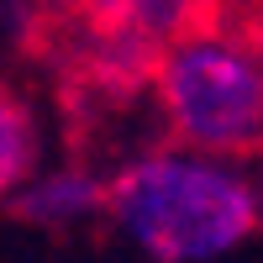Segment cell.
Here are the masks:
<instances>
[{
	"label": "cell",
	"instance_id": "obj_5",
	"mask_svg": "<svg viewBox=\"0 0 263 263\" xmlns=\"http://www.w3.org/2000/svg\"><path fill=\"white\" fill-rule=\"evenodd\" d=\"M37 153H42V132L32 105L11 84H0V205L16 200L37 179Z\"/></svg>",
	"mask_w": 263,
	"mask_h": 263
},
{
	"label": "cell",
	"instance_id": "obj_3",
	"mask_svg": "<svg viewBox=\"0 0 263 263\" xmlns=\"http://www.w3.org/2000/svg\"><path fill=\"white\" fill-rule=\"evenodd\" d=\"M221 6L227 0H48L42 32H53L58 53L100 95H132L174 42Z\"/></svg>",
	"mask_w": 263,
	"mask_h": 263
},
{
	"label": "cell",
	"instance_id": "obj_1",
	"mask_svg": "<svg viewBox=\"0 0 263 263\" xmlns=\"http://www.w3.org/2000/svg\"><path fill=\"white\" fill-rule=\"evenodd\" d=\"M105 216L158 263H211L258 237L263 195L227 158L147 153L105 179Z\"/></svg>",
	"mask_w": 263,
	"mask_h": 263
},
{
	"label": "cell",
	"instance_id": "obj_4",
	"mask_svg": "<svg viewBox=\"0 0 263 263\" xmlns=\"http://www.w3.org/2000/svg\"><path fill=\"white\" fill-rule=\"evenodd\" d=\"M11 211L27 227H42V232L79 227V221H90V216H105V179H95V174H84V168L42 174V179H32L11 200Z\"/></svg>",
	"mask_w": 263,
	"mask_h": 263
},
{
	"label": "cell",
	"instance_id": "obj_2",
	"mask_svg": "<svg viewBox=\"0 0 263 263\" xmlns=\"http://www.w3.org/2000/svg\"><path fill=\"white\" fill-rule=\"evenodd\" d=\"M147 84L184 153L227 163L263 153V16L227 0L153 63Z\"/></svg>",
	"mask_w": 263,
	"mask_h": 263
}]
</instances>
